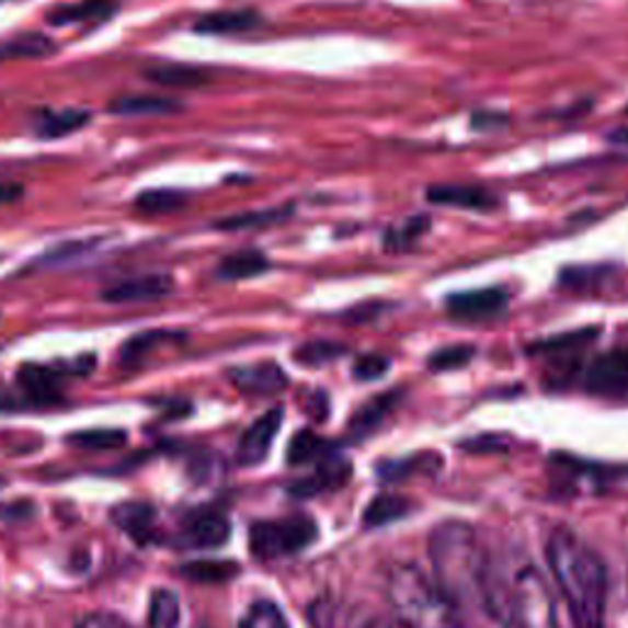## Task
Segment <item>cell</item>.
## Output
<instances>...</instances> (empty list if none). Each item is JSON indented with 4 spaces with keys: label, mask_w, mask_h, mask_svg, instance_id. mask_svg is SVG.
<instances>
[{
    "label": "cell",
    "mask_w": 628,
    "mask_h": 628,
    "mask_svg": "<svg viewBox=\"0 0 628 628\" xmlns=\"http://www.w3.org/2000/svg\"><path fill=\"white\" fill-rule=\"evenodd\" d=\"M118 10L116 0H81V3L59 5L49 13L53 25H77V23H104Z\"/></svg>",
    "instance_id": "obj_18"
},
{
    "label": "cell",
    "mask_w": 628,
    "mask_h": 628,
    "mask_svg": "<svg viewBox=\"0 0 628 628\" xmlns=\"http://www.w3.org/2000/svg\"><path fill=\"white\" fill-rule=\"evenodd\" d=\"M91 121L87 111H45L37 121V133L43 138H65L69 133L81 130Z\"/></svg>",
    "instance_id": "obj_27"
},
{
    "label": "cell",
    "mask_w": 628,
    "mask_h": 628,
    "mask_svg": "<svg viewBox=\"0 0 628 628\" xmlns=\"http://www.w3.org/2000/svg\"><path fill=\"white\" fill-rule=\"evenodd\" d=\"M344 354H346V346L336 344V342H310L297 349L295 358L302 366H322V364H332L334 358L344 356Z\"/></svg>",
    "instance_id": "obj_37"
},
{
    "label": "cell",
    "mask_w": 628,
    "mask_h": 628,
    "mask_svg": "<svg viewBox=\"0 0 628 628\" xmlns=\"http://www.w3.org/2000/svg\"><path fill=\"white\" fill-rule=\"evenodd\" d=\"M471 123H473V128H483L487 130V126L489 123H493V126H501V123H506V116H501V113H477V116L471 118Z\"/></svg>",
    "instance_id": "obj_42"
},
{
    "label": "cell",
    "mask_w": 628,
    "mask_h": 628,
    "mask_svg": "<svg viewBox=\"0 0 628 628\" xmlns=\"http://www.w3.org/2000/svg\"><path fill=\"white\" fill-rule=\"evenodd\" d=\"M271 267V261L265 259L261 251L246 249L236 251L219 263V277L224 281H246V277H255Z\"/></svg>",
    "instance_id": "obj_24"
},
{
    "label": "cell",
    "mask_w": 628,
    "mask_h": 628,
    "mask_svg": "<svg viewBox=\"0 0 628 628\" xmlns=\"http://www.w3.org/2000/svg\"><path fill=\"white\" fill-rule=\"evenodd\" d=\"M612 277H614L612 265H570L558 275V285L564 287V290L592 293L602 290Z\"/></svg>",
    "instance_id": "obj_20"
},
{
    "label": "cell",
    "mask_w": 628,
    "mask_h": 628,
    "mask_svg": "<svg viewBox=\"0 0 628 628\" xmlns=\"http://www.w3.org/2000/svg\"><path fill=\"white\" fill-rule=\"evenodd\" d=\"M229 378H231V384L241 390V393H249V396H275L287 388L285 370L273 362L233 368Z\"/></svg>",
    "instance_id": "obj_11"
},
{
    "label": "cell",
    "mask_w": 628,
    "mask_h": 628,
    "mask_svg": "<svg viewBox=\"0 0 628 628\" xmlns=\"http://www.w3.org/2000/svg\"><path fill=\"white\" fill-rule=\"evenodd\" d=\"M239 628H290V624H287L283 612L277 609V604L261 600L249 606V612L243 614Z\"/></svg>",
    "instance_id": "obj_34"
},
{
    "label": "cell",
    "mask_w": 628,
    "mask_h": 628,
    "mask_svg": "<svg viewBox=\"0 0 628 628\" xmlns=\"http://www.w3.org/2000/svg\"><path fill=\"white\" fill-rule=\"evenodd\" d=\"M432 580L461 612L487 616L491 560L469 523L445 521L430 533Z\"/></svg>",
    "instance_id": "obj_1"
},
{
    "label": "cell",
    "mask_w": 628,
    "mask_h": 628,
    "mask_svg": "<svg viewBox=\"0 0 628 628\" xmlns=\"http://www.w3.org/2000/svg\"><path fill=\"white\" fill-rule=\"evenodd\" d=\"M174 281L168 273H148L136 275L128 281L109 285L101 293V300L111 305H140V302H158L162 297L172 295Z\"/></svg>",
    "instance_id": "obj_8"
},
{
    "label": "cell",
    "mask_w": 628,
    "mask_h": 628,
    "mask_svg": "<svg viewBox=\"0 0 628 628\" xmlns=\"http://www.w3.org/2000/svg\"><path fill=\"white\" fill-rule=\"evenodd\" d=\"M23 197V184L0 182V204H13Z\"/></svg>",
    "instance_id": "obj_41"
},
{
    "label": "cell",
    "mask_w": 628,
    "mask_h": 628,
    "mask_svg": "<svg viewBox=\"0 0 628 628\" xmlns=\"http://www.w3.org/2000/svg\"><path fill=\"white\" fill-rule=\"evenodd\" d=\"M180 572L192 582L221 584V582H229L231 576L239 574V564L224 562V560H204V562L184 564V568H180Z\"/></svg>",
    "instance_id": "obj_30"
},
{
    "label": "cell",
    "mask_w": 628,
    "mask_h": 628,
    "mask_svg": "<svg viewBox=\"0 0 628 628\" xmlns=\"http://www.w3.org/2000/svg\"><path fill=\"white\" fill-rule=\"evenodd\" d=\"M231 538V523L221 513H204L184 528V543L190 548H221Z\"/></svg>",
    "instance_id": "obj_16"
},
{
    "label": "cell",
    "mask_w": 628,
    "mask_h": 628,
    "mask_svg": "<svg viewBox=\"0 0 628 628\" xmlns=\"http://www.w3.org/2000/svg\"><path fill=\"white\" fill-rule=\"evenodd\" d=\"M487 619L501 628H560L550 582L530 560H491Z\"/></svg>",
    "instance_id": "obj_3"
},
{
    "label": "cell",
    "mask_w": 628,
    "mask_h": 628,
    "mask_svg": "<svg viewBox=\"0 0 628 628\" xmlns=\"http://www.w3.org/2000/svg\"><path fill=\"white\" fill-rule=\"evenodd\" d=\"M445 305L449 317L457 319V322H469V324L493 322V319L506 315L511 305V293L506 287H483V290L449 295Z\"/></svg>",
    "instance_id": "obj_6"
},
{
    "label": "cell",
    "mask_w": 628,
    "mask_h": 628,
    "mask_svg": "<svg viewBox=\"0 0 628 628\" xmlns=\"http://www.w3.org/2000/svg\"><path fill=\"white\" fill-rule=\"evenodd\" d=\"M164 339H174V334H168V332H142V334H136V336H130L126 344H123L121 349V362L126 364V366H136L140 364L142 358H146L152 349H158Z\"/></svg>",
    "instance_id": "obj_35"
},
{
    "label": "cell",
    "mask_w": 628,
    "mask_h": 628,
    "mask_svg": "<svg viewBox=\"0 0 628 628\" xmlns=\"http://www.w3.org/2000/svg\"><path fill=\"white\" fill-rule=\"evenodd\" d=\"M146 79L164 89H197L209 84L212 75L194 65H158L146 69Z\"/></svg>",
    "instance_id": "obj_19"
},
{
    "label": "cell",
    "mask_w": 628,
    "mask_h": 628,
    "mask_svg": "<svg viewBox=\"0 0 628 628\" xmlns=\"http://www.w3.org/2000/svg\"><path fill=\"white\" fill-rule=\"evenodd\" d=\"M545 558L574 628H604L609 582L600 555L572 530L560 528L550 535Z\"/></svg>",
    "instance_id": "obj_2"
},
{
    "label": "cell",
    "mask_w": 628,
    "mask_h": 628,
    "mask_svg": "<svg viewBox=\"0 0 628 628\" xmlns=\"http://www.w3.org/2000/svg\"><path fill=\"white\" fill-rule=\"evenodd\" d=\"M398 398H400L398 390H390V393L376 396L374 400H368L364 408H358V413L352 418V425H349L354 435H368L370 430H376L380 422L393 413Z\"/></svg>",
    "instance_id": "obj_26"
},
{
    "label": "cell",
    "mask_w": 628,
    "mask_h": 628,
    "mask_svg": "<svg viewBox=\"0 0 628 628\" xmlns=\"http://www.w3.org/2000/svg\"><path fill=\"white\" fill-rule=\"evenodd\" d=\"M427 199L442 207L469 209V212H491L499 207L496 194L479 184H432L427 190Z\"/></svg>",
    "instance_id": "obj_10"
},
{
    "label": "cell",
    "mask_w": 628,
    "mask_h": 628,
    "mask_svg": "<svg viewBox=\"0 0 628 628\" xmlns=\"http://www.w3.org/2000/svg\"><path fill=\"white\" fill-rule=\"evenodd\" d=\"M77 628H130V626L113 614H89L77 624Z\"/></svg>",
    "instance_id": "obj_39"
},
{
    "label": "cell",
    "mask_w": 628,
    "mask_h": 628,
    "mask_svg": "<svg viewBox=\"0 0 628 628\" xmlns=\"http://www.w3.org/2000/svg\"><path fill=\"white\" fill-rule=\"evenodd\" d=\"M281 425H283V410L273 408L243 432V437L239 442V452H236V457H239L243 467L261 465V461L267 457V452H271L277 432H281Z\"/></svg>",
    "instance_id": "obj_9"
},
{
    "label": "cell",
    "mask_w": 628,
    "mask_h": 628,
    "mask_svg": "<svg viewBox=\"0 0 628 628\" xmlns=\"http://www.w3.org/2000/svg\"><path fill=\"white\" fill-rule=\"evenodd\" d=\"M390 362L380 354H366L362 358H356L354 364V378L358 380H378L388 374Z\"/></svg>",
    "instance_id": "obj_38"
},
{
    "label": "cell",
    "mask_w": 628,
    "mask_h": 628,
    "mask_svg": "<svg viewBox=\"0 0 628 628\" xmlns=\"http://www.w3.org/2000/svg\"><path fill=\"white\" fill-rule=\"evenodd\" d=\"M386 596L400 628H467L449 596L415 564L388 572Z\"/></svg>",
    "instance_id": "obj_4"
},
{
    "label": "cell",
    "mask_w": 628,
    "mask_h": 628,
    "mask_svg": "<svg viewBox=\"0 0 628 628\" xmlns=\"http://www.w3.org/2000/svg\"><path fill=\"white\" fill-rule=\"evenodd\" d=\"M18 384L25 390V396L33 398L35 403H55L59 398L61 378L57 374V368L25 364L18 370Z\"/></svg>",
    "instance_id": "obj_17"
},
{
    "label": "cell",
    "mask_w": 628,
    "mask_h": 628,
    "mask_svg": "<svg viewBox=\"0 0 628 628\" xmlns=\"http://www.w3.org/2000/svg\"><path fill=\"white\" fill-rule=\"evenodd\" d=\"M465 447L469 452H483V455H491V452L506 449V439H501L496 435H487V437H477V439L465 442Z\"/></svg>",
    "instance_id": "obj_40"
},
{
    "label": "cell",
    "mask_w": 628,
    "mask_h": 628,
    "mask_svg": "<svg viewBox=\"0 0 628 628\" xmlns=\"http://www.w3.org/2000/svg\"><path fill=\"white\" fill-rule=\"evenodd\" d=\"M18 403L8 393H0V413H8V410H15Z\"/></svg>",
    "instance_id": "obj_44"
},
{
    "label": "cell",
    "mask_w": 628,
    "mask_h": 628,
    "mask_svg": "<svg viewBox=\"0 0 628 628\" xmlns=\"http://www.w3.org/2000/svg\"><path fill=\"white\" fill-rule=\"evenodd\" d=\"M187 204V194L178 190H148L136 197V209L146 214H170Z\"/></svg>",
    "instance_id": "obj_31"
},
{
    "label": "cell",
    "mask_w": 628,
    "mask_h": 628,
    "mask_svg": "<svg viewBox=\"0 0 628 628\" xmlns=\"http://www.w3.org/2000/svg\"><path fill=\"white\" fill-rule=\"evenodd\" d=\"M261 25V15L253 10H216L202 15L194 23V33L199 35H239Z\"/></svg>",
    "instance_id": "obj_14"
},
{
    "label": "cell",
    "mask_w": 628,
    "mask_h": 628,
    "mask_svg": "<svg viewBox=\"0 0 628 628\" xmlns=\"http://www.w3.org/2000/svg\"><path fill=\"white\" fill-rule=\"evenodd\" d=\"M473 354H477V349L469 346V344H455V346H445V349H437L435 354L427 358V366L430 370H457L461 366H467Z\"/></svg>",
    "instance_id": "obj_36"
},
{
    "label": "cell",
    "mask_w": 628,
    "mask_h": 628,
    "mask_svg": "<svg viewBox=\"0 0 628 628\" xmlns=\"http://www.w3.org/2000/svg\"><path fill=\"white\" fill-rule=\"evenodd\" d=\"M609 142L616 148H626L628 150V128H616L609 133Z\"/></svg>",
    "instance_id": "obj_43"
},
{
    "label": "cell",
    "mask_w": 628,
    "mask_h": 628,
    "mask_svg": "<svg viewBox=\"0 0 628 628\" xmlns=\"http://www.w3.org/2000/svg\"><path fill=\"white\" fill-rule=\"evenodd\" d=\"M600 334H602V329H596V327L574 329V332H564V334L540 339V342H535L528 352L535 356H550V358H555V362H564L568 356L582 354L584 349L590 346Z\"/></svg>",
    "instance_id": "obj_13"
},
{
    "label": "cell",
    "mask_w": 628,
    "mask_h": 628,
    "mask_svg": "<svg viewBox=\"0 0 628 628\" xmlns=\"http://www.w3.org/2000/svg\"><path fill=\"white\" fill-rule=\"evenodd\" d=\"M57 45L43 33H25L0 43V61L13 59H43L55 55Z\"/></svg>",
    "instance_id": "obj_23"
},
{
    "label": "cell",
    "mask_w": 628,
    "mask_h": 628,
    "mask_svg": "<svg viewBox=\"0 0 628 628\" xmlns=\"http://www.w3.org/2000/svg\"><path fill=\"white\" fill-rule=\"evenodd\" d=\"M317 523L310 516L263 521L251 528V550L255 558L275 560L302 552L317 540Z\"/></svg>",
    "instance_id": "obj_5"
},
{
    "label": "cell",
    "mask_w": 628,
    "mask_h": 628,
    "mask_svg": "<svg viewBox=\"0 0 628 628\" xmlns=\"http://www.w3.org/2000/svg\"><path fill=\"white\" fill-rule=\"evenodd\" d=\"M293 216V204L277 209H263V212H246V214H233L226 216V219L214 221V229L219 231H251V229H267V226L283 224L285 219Z\"/></svg>",
    "instance_id": "obj_22"
},
{
    "label": "cell",
    "mask_w": 628,
    "mask_h": 628,
    "mask_svg": "<svg viewBox=\"0 0 628 628\" xmlns=\"http://www.w3.org/2000/svg\"><path fill=\"white\" fill-rule=\"evenodd\" d=\"M332 445L319 435H315L312 430H300L290 442V449H287V461L290 465H305V461H322L324 457L332 455Z\"/></svg>",
    "instance_id": "obj_28"
},
{
    "label": "cell",
    "mask_w": 628,
    "mask_h": 628,
    "mask_svg": "<svg viewBox=\"0 0 628 628\" xmlns=\"http://www.w3.org/2000/svg\"><path fill=\"white\" fill-rule=\"evenodd\" d=\"M349 477H352V465H349L346 459L336 457L334 452H332V455L324 459V465L317 469L315 477L293 483L290 493H293V496H300V499L317 496V493H322V491L339 489V487H342V483L349 481Z\"/></svg>",
    "instance_id": "obj_12"
},
{
    "label": "cell",
    "mask_w": 628,
    "mask_h": 628,
    "mask_svg": "<svg viewBox=\"0 0 628 628\" xmlns=\"http://www.w3.org/2000/svg\"><path fill=\"white\" fill-rule=\"evenodd\" d=\"M180 109V101L150 94L121 96L111 104V113H118V116H168V113H178Z\"/></svg>",
    "instance_id": "obj_21"
},
{
    "label": "cell",
    "mask_w": 628,
    "mask_h": 628,
    "mask_svg": "<svg viewBox=\"0 0 628 628\" xmlns=\"http://www.w3.org/2000/svg\"><path fill=\"white\" fill-rule=\"evenodd\" d=\"M362 628H388L384 621H378V619H370V621H366Z\"/></svg>",
    "instance_id": "obj_45"
},
{
    "label": "cell",
    "mask_w": 628,
    "mask_h": 628,
    "mask_svg": "<svg viewBox=\"0 0 628 628\" xmlns=\"http://www.w3.org/2000/svg\"><path fill=\"white\" fill-rule=\"evenodd\" d=\"M410 509V503L400 496H393V493H384L370 501V506L364 513V523L366 528H380V525H388L398 518H403Z\"/></svg>",
    "instance_id": "obj_29"
},
{
    "label": "cell",
    "mask_w": 628,
    "mask_h": 628,
    "mask_svg": "<svg viewBox=\"0 0 628 628\" xmlns=\"http://www.w3.org/2000/svg\"><path fill=\"white\" fill-rule=\"evenodd\" d=\"M584 388L594 396H621L628 390V346H614L584 370Z\"/></svg>",
    "instance_id": "obj_7"
},
{
    "label": "cell",
    "mask_w": 628,
    "mask_h": 628,
    "mask_svg": "<svg viewBox=\"0 0 628 628\" xmlns=\"http://www.w3.org/2000/svg\"><path fill=\"white\" fill-rule=\"evenodd\" d=\"M111 518L136 543H148L152 538V533H156V509L148 506V503L138 501L121 503V506L113 509Z\"/></svg>",
    "instance_id": "obj_15"
},
{
    "label": "cell",
    "mask_w": 628,
    "mask_h": 628,
    "mask_svg": "<svg viewBox=\"0 0 628 628\" xmlns=\"http://www.w3.org/2000/svg\"><path fill=\"white\" fill-rule=\"evenodd\" d=\"M430 231V216L427 214H418L410 216L403 224L390 226V229L384 233V251L388 253H403L410 251L415 246L418 239H422Z\"/></svg>",
    "instance_id": "obj_25"
},
{
    "label": "cell",
    "mask_w": 628,
    "mask_h": 628,
    "mask_svg": "<svg viewBox=\"0 0 628 628\" xmlns=\"http://www.w3.org/2000/svg\"><path fill=\"white\" fill-rule=\"evenodd\" d=\"M69 445L87 452H109L126 445V432L121 430H89L69 437Z\"/></svg>",
    "instance_id": "obj_33"
},
{
    "label": "cell",
    "mask_w": 628,
    "mask_h": 628,
    "mask_svg": "<svg viewBox=\"0 0 628 628\" xmlns=\"http://www.w3.org/2000/svg\"><path fill=\"white\" fill-rule=\"evenodd\" d=\"M148 621H150V628H178L180 624L178 596L168 590H160L152 594Z\"/></svg>",
    "instance_id": "obj_32"
}]
</instances>
